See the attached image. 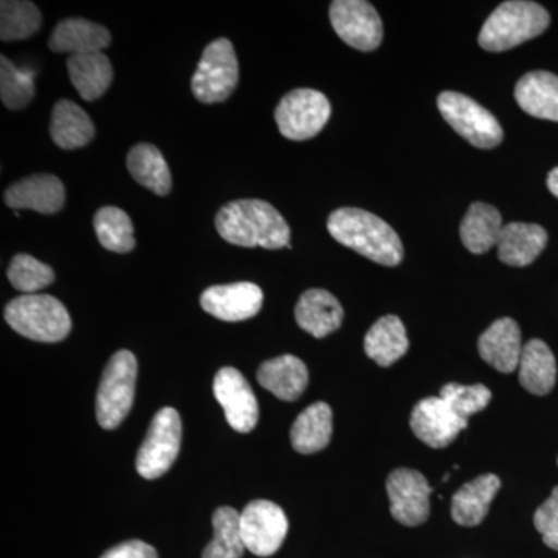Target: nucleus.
Wrapping results in <instances>:
<instances>
[{
	"label": "nucleus",
	"instance_id": "c9c22d12",
	"mask_svg": "<svg viewBox=\"0 0 558 558\" xmlns=\"http://www.w3.org/2000/svg\"><path fill=\"white\" fill-rule=\"evenodd\" d=\"M439 398L449 403L450 409L458 416L468 418L486 409L492 400V391L484 385L468 387V385L449 384L440 389Z\"/></svg>",
	"mask_w": 558,
	"mask_h": 558
},
{
	"label": "nucleus",
	"instance_id": "f03ea898",
	"mask_svg": "<svg viewBox=\"0 0 558 558\" xmlns=\"http://www.w3.org/2000/svg\"><path fill=\"white\" fill-rule=\"evenodd\" d=\"M330 236L381 266L402 263L403 245L399 234L384 219L360 208H339L329 216Z\"/></svg>",
	"mask_w": 558,
	"mask_h": 558
},
{
	"label": "nucleus",
	"instance_id": "ddd939ff",
	"mask_svg": "<svg viewBox=\"0 0 558 558\" xmlns=\"http://www.w3.org/2000/svg\"><path fill=\"white\" fill-rule=\"evenodd\" d=\"M213 392L231 428L248 433L256 427L259 418L258 400L240 371L231 366L220 369L216 374Z\"/></svg>",
	"mask_w": 558,
	"mask_h": 558
},
{
	"label": "nucleus",
	"instance_id": "9d476101",
	"mask_svg": "<svg viewBox=\"0 0 558 558\" xmlns=\"http://www.w3.org/2000/svg\"><path fill=\"white\" fill-rule=\"evenodd\" d=\"M330 24L348 46L360 51H373L384 39L379 13L365 0H336L330 3Z\"/></svg>",
	"mask_w": 558,
	"mask_h": 558
},
{
	"label": "nucleus",
	"instance_id": "4c0bfd02",
	"mask_svg": "<svg viewBox=\"0 0 558 558\" xmlns=\"http://www.w3.org/2000/svg\"><path fill=\"white\" fill-rule=\"evenodd\" d=\"M101 558H159L157 550L148 543L140 539H130V542L120 543L102 554Z\"/></svg>",
	"mask_w": 558,
	"mask_h": 558
},
{
	"label": "nucleus",
	"instance_id": "f257e3e1",
	"mask_svg": "<svg viewBox=\"0 0 558 558\" xmlns=\"http://www.w3.org/2000/svg\"><path fill=\"white\" fill-rule=\"evenodd\" d=\"M222 240L240 247L278 250L289 247L290 229L269 202L241 199L223 205L216 216Z\"/></svg>",
	"mask_w": 558,
	"mask_h": 558
},
{
	"label": "nucleus",
	"instance_id": "bb28decb",
	"mask_svg": "<svg viewBox=\"0 0 558 558\" xmlns=\"http://www.w3.org/2000/svg\"><path fill=\"white\" fill-rule=\"evenodd\" d=\"M409 347L405 326L396 315H385L377 319L365 337L366 355L384 368L402 359Z\"/></svg>",
	"mask_w": 558,
	"mask_h": 558
},
{
	"label": "nucleus",
	"instance_id": "393cba45",
	"mask_svg": "<svg viewBox=\"0 0 558 558\" xmlns=\"http://www.w3.org/2000/svg\"><path fill=\"white\" fill-rule=\"evenodd\" d=\"M501 213L494 205L475 202L470 205L461 222L462 244L473 255H483L498 244L499 234L502 230Z\"/></svg>",
	"mask_w": 558,
	"mask_h": 558
},
{
	"label": "nucleus",
	"instance_id": "58836bf2",
	"mask_svg": "<svg viewBox=\"0 0 558 558\" xmlns=\"http://www.w3.org/2000/svg\"><path fill=\"white\" fill-rule=\"evenodd\" d=\"M548 189L558 199V167L554 168L548 175Z\"/></svg>",
	"mask_w": 558,
	"mask_h": 558
},
{
	"label": "nucleus",
	"instance_id": "0eeeda50",
	"mask_svg": "<svg viewBox=\"0 0 558 558\" xmlns=\"http://www.w3.org/2000/svg\"><path fill=\"white\" fill-rule=\"evenodd\" d=\"M438 108L444 120L476 148H497L505 138L499 121L468 95L442 92L438 97Z\"/></svg>",
	"mask_w": 558,
	"mask_h": 558
},
{
	"label": "nucleus",
	"instance_id": "412c9836",
	"mask_svg": "<svg viewBox=\"0 0 558 558\" xmlns=\"http://www.w3.org/2000/svg\"><path fill=\"white\" fill-rule=\"evenodd\" d=\"M258 381L260 387L266 388L278 399L292 402L303 395L310 384V373L303 360L295 355H279L259 366Z\"/></svg>",
	"mask_w": 558,
	"mask_h": 558
},
{
	"label": "nucleus",
	"instance_id": "423d86ee",
	"mask_svg": "<svg viewBox=\"0 0 558 558\" xmlns=\"http://www.w3.org/2000/svg\"><path fill=\"white\" fill-rule=\"evenodd\" d=\"M240 64L236 51L229 39L220 38L208 44L202 53L196 73L191 80L194 97L205 105L226 101L236 89Z\"/></svg>",
	"mask_w": 558,
	"mask_h": 558
},
{
	"label": "nucleus",
	"instance_id": "7ed1b4c3",
	"mask_svg": "<svg viewBox=\"0 0 558 558\" xmlns=\"http://www.w3.org/2000/svg\"><path fill=\"white\" fill-rule=\"evenodd\" d=\"M548 11L527 0L502 2L481 28L478 43L487 51H506L537 38L549 27Z\"/></svg>",
	"mask_w": 558,
	"mask_h": 558
},
{
	"label": "nucleus",
	"instance_id": "2f4dec72",
	"mask_svg": "<svg viewBox=\"0 0 558 558\" xmlns=\"http://www.w3.org/2000/svg\"><path fill=\"white\" fill-rule=\"evenodd\" d=\"M95 233L106 250L130 253L135 247L134 226L123 209L102 207L94 218Z\"/></svg>",
	"mask_w": 558,
	"mask_h": 558
},
{
	"label": "nucleus",
	"instance_id": "7c9ffc66",
	"mask_svg": "<svg viewBox=\"0 0 558 558\" xmlns=\"http://www.w3.org/2000/svg\"><path fill=\"white\" fill-rule=\"evenodd\" d=\"M215 537L202 553V558H242L245 553L241 532V513L223 506L213 515Z\"/></svg>",
	"mask_w": 558,
	"mask_h": 558
},
{
	"label": "nucleus",
	"instance_id": "f8f14e48",
	"mask_svg": "<svg viewBox=\"0 0 558 558\" xmlns=\"http://www.w3.org/2000/svg\"><path fill=\"white\" fill-rule=\"evenodd\" d=\"M389 510L399 523L418 526L429 517L432 487L417 470L398 469L388 476Z\"/></svg>",
	"mask_w": 558,
	"mask_h": 558
},
{
	"label": "nucleus",
	"instance_id": "20e7f679",
	"mask_svg": "<svg viewBox=\"0 0 558 558\" xmlns=\"http://www.w3.org/2000/svg\"><path fill=\"white\" fill-rule=\"evenodd\" d=\"M5 322L25 339L58 343L72 330V319L64 304L50 295H21L5 307Z\"/></svg>",
	"mask_w": 558,
	"mask_h": 558
},
{
	"label": "nucleus",
	"instance_id": "4be33fe9",
	"mask_svg": "<svg viewBox=\"0 0 558 558\" xmlns=\"http://www.w3.org/2000/svg\"><path fill=\"white\" fill-rule=\"evenodd\" d=\"M515 100L529 116L558 123V76L546 70L526 73L517 83Z\"/></svg>",
	"mask_w": 558,
	"mask_h": 558
},
{
	"label": "nucleus",
	"instance_id": "c756f323",
	"mask_svg": "<svg viewBox=\"0 0 558 558\" xmlns=\"http://www.w3.org/2000/svg\"><path fill=\"white\" fill-rule=\"evenodd\" d=\"M126 165L128 171L140 185L153 191L157 196L170 194L171 172L159 148L150 143H138L128 154Z\"/></svg>",
	"mask_w": 558,
	"mask_h": 558
},
{
	"label": "nucleus",
	"instance_id": "72a5a7b5",
	"mask_svg": "<svg viewBox=\"0 0 558 558\" xmlns=\"http://www.w3.org/2000/svg\"><path fill=\"white\" fill-rule=\"evenodd\" d=\"M31 70L17 69L5 57L0 58V97L11 110L24 109L35 97Z\"/></svg>",
	"mask_w": 558,
	"mask_h": 558
},
{
	"label": "nucleus",
	"instance_id": "aec40b11",
	"mask_svg": "<svg viewBox=\"0 0 558 558\" xmlns=\"http://www.w3.org/2000/svg\"><path fill=\"white\" fill-rule=\"evenodd\" d=\"M110 40V33L102 25L81 17H70L54 27L49 47L57 53H70L75 57L108 49Z\"/></svg>",
	"mask_w": 558,
	"mask_h": 558
},
{
	"label": "nucleus",
	"instance_id": "9b49d317",
	"mask_svg": "<svg viewBox=\"0 0 558 558\" xmlns=\"http://www.w3.org/2000/svg\"><path fill=\"white\" fill-rule=\"evenodd\" d=\"M289 531L284 510L275 502L256 499L241 513V532L245 548L258 557L278 553Z\"/></svg>",
	"mask_w": 558,
	"mask_h": 558
},
{
	"label": "nucleus",
	"instance_id": "ea45409f",
	"mask_svg": "<svg viewBox=\"0 0 558 558\" xmlns=\"http://www.w3.org/2000/svg\"><path fill=\"white\" fill-rule=\"evenodd\" d=\"M558 462V461H557Z\"/></svg>",
	"mask_w": 558,
	"mask_h": 558
},
{
	"label": "nucleus",
	"instance_id": "c85d7f7f",
	"mask_svg": "<svg viewBox=\"0 0 558 558\" xmlns=\"http://www.w3.org/2000/svg\"><path fill=\"white\" fill-rule=\"evenodd\" d=\"M332 438V410L325 402L312 403L290 429L292 447L301 454L326 449Z\"/></svg>",
	"mask_w": 558,
	"mask_h": 558
},
{
	"label": "nucleus",
	"instance_id": "f704fd0d",
	"mask_svg": "<svg viewBox=\"0 0 558 558\" xmlns=\"http://www.w3.org/2000/svg\"><path fill=\"white\" fill-rule=\"evenodd\" d=\"M9 279L14 289L24 292L25 295H32L53 284L54 271L32 255L20 253L11 259Z\"/></svg>",
	"mask_w": 558,
	"mask_h": 558
},
{
	"label": "nucleus",
	"instance_id": "dca6fc26",
	"mask_svg": "<svg viewBox=\"0 0 558 558\" xmlns=\"http://www.w3.org/2000/svg\"><path fill=\"white\" fill-rule=\"evenodd\" d=\"M3 199L13 209H33L40 215H54L65 204V189L57 175L36 174L9 186Z\"/></svg>",
	"mask_w": 558,
	"mask_h": 558
},
{
	"label": "nucleus",
	"instance_id": "b1692460",
	"mask_svg": "<svg viewBox=\"0 0 558 558\" xmlns=\"http://www.w3.org/2000/svg\"><path fill=\"white\" fill-rule=\"evenodd\" d=\"M51 140L61 149H78L89 145L95 137V126L86 110L69 100L54 105L50 123Z\"/></svg>",
	"mask_w": 558,
	"mask_h": 558
},
{
	"label": "nucleus",
	"instance_id": "f3484780",
	"mask_svg": "<svg viewBox=\"0 0 558 558\" xmlns=\"http://www.w3.org/2000/svg\"><path fill=\"white\" fill-rule=\"evenodd\" d=\"M523 348L520 326L508 317L492 323L478 340L481 357L499 373L509 374L519 368Z\"/></svg>",
	"mask_w": 558,
	"mask_h": 558
},
{
	"label": "nucleus",
	"instance_id": "5701e85b",
	"mask_svg": "<svg viewBox=\"0 0 558 558\" xmlns=\"http://www.w3.org/2000/svg\"><path fill=\"white\" fill-rule=\"evenodd\" d=\"M501 481L497 475H481L464 484L451 499V519L461 526H478L486 519Z\"/></svg>",
	"mask_w": 558,
	"mask_h": 558
},
{
	"label": "nucleus",
	"instance_id": "39448f33",
	"mask_svg": "<svg viewBox=\"0 0 558 558\" xmlns=\"http://www.w3.org/2000/svg\"><path fill=\"white\" fill-rule=\"evenodd\" d=\"M137 371V359L130 351H119L110 357L97 395V418L102 428L119 427L130 414Z\"/></svg>",
	"mask_w": 558,
	"mask_h": 558
},
{
	"label": "nucleus",
	"instance_id": "6ab92c4d",
	"mask_svg": "<svg viewBox=\"0 0 558 558\" xmlns=\"http://www.w3.org/2000/svg\"><path fill=\"white\" fill-rule=\"evenodd\" d=\"M548 244V233L537 223L510 222L498 240V258L512 267H526Z\"/></svg>",
	"mask_w": 558,
	"mask_h": 558
},
{
	"label": "nucleus",
	"instance_id": "1a4fd4ad",
	"mask_svg": "<svg viewBox=\"0 0 558 558\" xmlns=\"http://www.w3.org/2000/svg\"><path fill=\"white\" fill-rule=\"evenodd\" d=\"M182 442V421L174 409H163L150 422L148 435L137 454V472L145 480H157L174 464Z\"/></svg>",
	"mask_w": 558,
	"mask_h": 558
},
{
	"label": "nucleus",
	"instance_id": "4468645a",
	"mask_svg": "<svg viewBox=\"0 0 558 558\" xmlns=\"http://www.w3.org/2000/svg\"><path fill=\"white\" fill-rule=\"evenodd\" d=\"M411 429L416 438L433 449H444L468 428V418H462L440 398L421 400L410 418Z\"/></svg>",
	"mask_w": 558,
	"mask_h": 558
},
{
	"label": "nucleus",
	"instance_id": "e433bc0d",
	"mask_svg": "<svg viewBox=\"0 0 558 558\" xmlns=\"http://www.w3.org/2000/svg\"><path fill=\"white\" fill-rule=\"evenodd\" d=\"M534 524L545 545L558 550V486L535 512Z\"/></svg>",
	"mask_w": 558,
	"mask_h": 558
},
{
	"label": "nucleus",
	"instance_id": "473e14b6",
	"mask_svg": "<svg viewBox=\"0 0 558 558\" xmlns=\"http://www.w3.org/2000/svg\"><path fill=\"white\" fill-rule=\"evenodd\" d=\"M43 14L38 7L24 0H3L0 3V39L22 40L39 31Z\"/></svg>",
	"mask_w": 558,
	"mask_h": 558
},
{
	"label": "nucleus",
	"instance_id": "a878e982",
	"mask_svg": "<svg viewBox=\"0 0 558 558\" xmlns=\"http://www.w3.org/2000/svg\"><path fill=\"white\" fill-rule=\"evenodd\" d=\"M521 387L535 396H546L557 381V362L548 344L542 340H531L524 344L520 359Z\"/></svg>",
	"mask_w": 558,
	"mask_h": 558
},
{
	"label": "nucleus",
	"instance_id": "2eb2a0df",
	"mask_svg": "<svg viewBox=\"0 0 558 558\" xmlns=\"http://www.w3.org/2000/svg\"><path fill=\"white\" fill-rule=\"evenodd\" d=\"M263 290L253 282L213 286L201 296L202 310L222 322H244L263 307Z\"/></svg>",
	"mask_w": 558,
	"mask_h": 558
},
{
	"label": "nucleus",
	"instance_id": "a211bd4d",
	"mask_svg": "<svg viewBox=\"0 0 558 558\" xmlns=\"http://www.w3.org/2000/svg\"><path fill=\"white\" fill-rule=\"evenodd\" d=\"M343 317L340 301L328 290H306L296 303V323L315 339H325L329 333L336 332L343 323Z\"/></svg>",
	"mask_w": 558,
	"mask_h": 558
},
{
	"label": "nucleus",
	"instance_id": "cd10ccee",
	"mask_svg": "<svg viewBox=\"0 0 558 558\" xmlns=\"http://www.w3.org/2000/svg\"><path fill=\"white\" fill-rule=\"evenodd\" d=\"M68 70L73 87L86 101L102 97L113 80L112 64L102 51L70 57Z\"/></svg>",
	"mask_w": 558,
	"mask_h": 558
},
{
	"label": "nucleus",
	"instance_id": "6e6552de",
	"mask_svg": "<svg viewBox=\"0 0 558 558\" xmlns=\"http://www.w3.org/2000/svg\"><path fill=\"white\" fill-rule=\"evenodd\" d=\"M330 102L314 89L289 92L275 110L278 130L286 138L304 142L322 132L330 119Z\"/></svg>",
	"mask_w": 558,
	"mask_h": 558
}]
</instances>
